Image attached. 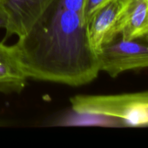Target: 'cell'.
Masks as SVG:
<instances>
[{"label": "cell", "mask_w": 148, "mask_h": 148, "mask_svg": "<svg viewBox=\"0 0 148 148\" xmlns=\"http://www.w3.org/2000/svg\"><path fill=\"white\" fill-rule=\"evenodd\" d=\"M148 0H127L120 37L134 40L148 37Z\"/></svg>", "instance_id": "cell-7"}, {"label": "cell", "mask_w": 148, "mask_h": 148, "mask_svg": "<svg viewBox=\"0 0 148 148\" xmlns=\"http://www.w3.org/2000/svg\"><path fill=\"white\" fill-rule=\"evenodd\" d=\"M100 71L115 78L124 72L148 66L147 38L124 40L120 36L105 45L98 53Z\"/></svg>", "instance_id": "cell-3"}, {"label": "cell", "mask_w": 148, "mask_h": 148, "mask_svg": "<svg viewBox=\"0 0 148 148\" xmlns=\"http://www.w3.org/2000/svg\"><path fill=\"white\" fill-rule=\"evenodd\" d=\"M27 79L13 46L0 41V93H20L26 87Z\"/></svg>", "instance_id": "cell-6"}, {"label": "cell", "mask_w": 148, "mask_h": 148, "mask_svg": "<svg viewBox=\"0 0 148 148\" xmlns=\"http://www.w3.org/2000/svg\"><path fill=\"white\" fill-rule=\"evenodd\" d=\"M112 1L114 0H85L84 9V18L85 22L89 24L94 16Z\"/></svg>", "instance_id": "cell-8"}, {"label": "cell", "mask_w": 148, "mask_h": 148, "mask_svg": "<svg viewBox=\"0 0 148 148\" xmlns=\"http://www.w3.org/2000/svg\"><path fill=\"white\" fill-rule=\"evenodd\" d=\"M9 23V16L5 7L0 0V28L5 30Z\"/></svg>", "instance_id": "cell-10"}, {"label": "cell", "mask_w": 148, "mask_h": 148, "mask_svg": "<svg viewBox=\"0 0 148 148\" xmlns=\"http://www.w3.org/2000/svg\"><path fill=\"white\" fill-rule=\"evenodd\" d=\"M127 0H114L100 10L88 24L91 46L97 55L102 47L120 36Z\"/></svg>", "instance_id": "cell-4"}, {"label": "cell", "mask_w": 148, "mask_h": 148, "mask_svg": "<svg viewBox=\"0 0 148 148\" xmlns=\"http://www.w3.org/2000/svg\"><path fill=\"white\" fill-rule=\"evenodd\" d=\"M56 1L62 7L80 14L84 18L85 0H56Z\"/></svg>", "instance_id": "cell-9"}, {"label": "cell", "mask_w": 148, "mask_h": 148, "mask_svg": "<svg viewBox=\"0 0 148 148\" xmlns=\"http://www.w3.org/2000/svg\"><path fill=\"white\" fill-rule=\"evenodd\" d=\"M77 114L110 119L119 127L148 126V92L116 95H76L69 98Z\"/></svg>", "instance_id": "cell-2"}, {"label": "cell", "mask_w": 148, "mask_h": 148, "mask_svg": "<svg viewBox=\"0 0 148 148\" xmlns=\"http://www.w3.org/2000/svg\"><path fill=\"white\" fill-rule=\"evenodd\" d=\"M12 46L27 79L79 87L101 72L88 24L56 0Z\"/></svg>", "instance_id": "cell-1"}, {"label": "cell", "mask_w": 148, "mask_h": 148, "mask_svg": "<svg viewBox=\"0 0 148 148\" xmlns=\"http://www.w3.org/2000/svg\"><path fill=\"white\" fill-rule=\"evenodd\" d=\"M9 16L3 41L11 36L21 37L31 29L56 0H1Z\"/></svg>", "instance_id": "cell-5"}]
</instances>
